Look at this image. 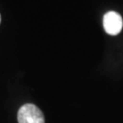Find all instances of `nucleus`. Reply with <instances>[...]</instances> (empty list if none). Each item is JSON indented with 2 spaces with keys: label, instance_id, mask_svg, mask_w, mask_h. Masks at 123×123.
Segmentation results:
<instances>
[{
  "label": "nucleus",
  "instance_id": "f257e3e1",
  "mask_svg": "<svg viewBox=\"0 0 123 123\" xmlns=\"http://www.w3.org/2000/svg\"><path fill=\"white\" fill-rule=\"evenodd\" d=\"M18 123H45V119L41 110L33 104L22 106L18 114Z\"/></svg>",
  "mask_w": 123,
  "mask_h": 123
},
{
  "label": "nucleus",
  "instance_id": "f03ea898",
  "mask_svg": "<svg viewBox=\"0 0 123 123\" xmlns=\"http://www.w3.org/2000/svg\"><path fill=\"white\" fill-rule=\"evenodd\" d=\"M103 26H104V29L108 34L117 35L122 28V18L117 12L110 11L103 18Z\"/></svg>",
  "mask_w": 123,
  "mask_h": 123
},
{
  "label": "nucleus",
  "instance_id": "7ed1b4c3",
  "mask_svg": "<svg viewBox=\"0 0 123 123\" xmlns=\"http://www.w3.org/2000/svg\"><path fill=\"white\" fill-rule=\"evenodd\" d=\"M0 22H1V16H0Z\"/></svg>",
  "mask_w": 123,
  "mask_h": 123
}]
</instances>
